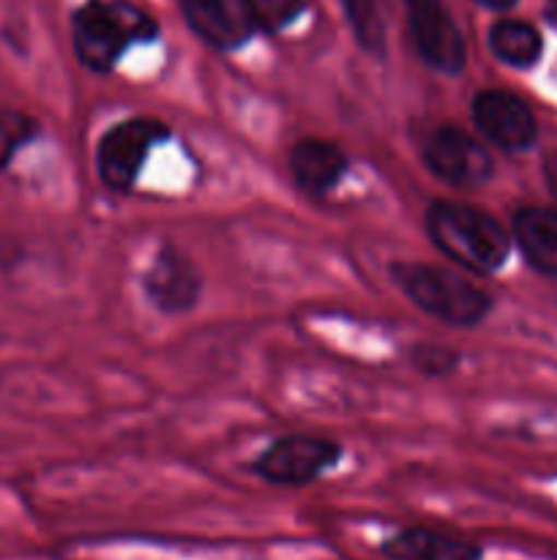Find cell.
<instances>
[{
    "instance_id": "ffe728a7",
    "label": "cell",
    "mask_w": 557,
    "mask_h": 560,
    "mask_svg": "<svg viewBox=\"0 0 557 560\" xmlns=\"http://www.w3.org/2000/svg\"><path fill=\"white\" fill-rule=\"evenodd\" d=\"M481 5H486V9H495V11H506V9H511L513 3H517V0H478Z\"/></svg>"
},
{
    "instance_id": "2e32d148",
    "label": "cell",
    "mask_w": 557,
    "mask_h": 560,
    "mask_svg": "<svg viewBox=\"0 0 557 560\" xmlns=\"http://www.w3.org/2000/svg\"><path fill=\"white\" fill-rule=\"evenodd\" d=\"M38 135V124L27 113L14 107H0V170L11 164L22 145Z\"/></svg>"
},
{
    "instance_id": "8fae6325",
    "label": "cell",
    "mask_w": 557,
    "mask_h": 560,
    "mask_svg": "<svg viewBox=\"0 0 557 560\" xmlns=\"http://www.w3.org/2000/svg\"><path fill=\"white\" fill-rule=\"evenodd\" d=\"M200 284L197 266L175 246H164L158 252L145 277V290L153 304L162 312H173V315L191 310L197 304Z\"/></svg>"
},
{
    "instance_id": "e0dca14e",
    "label": "cell",
    "mask_w": 557,
    "mask_h": 560,
    "mask_svg": "<svg viewBox=\"0 0 557 560\" xmlns=\"http://www.w3.org/2000/svg\"><path fill=\"white\" fill-rule=\"evenodd\" d=\"M244 5L254 25L262 31H278L300 14L304 0H244Z\"/></svg>"
},
{
    "instance_id": "4fadbf2b",
    "label": "cell",
    "mask_w": 557,
    "mask_h": 560,
    "mask_svg": "<svg viewBox=\"0 0 557 560\" xmlns=\"http://www.w3.org/2000/svg\"><path fill=\"white\" fill-rule=\"evenodd\" d=\"M513 238L524 260L541 273H557V211L552 208H522L513 217Z\"/></svg>"
},
{
    "instance_id": "9c48e42d",
    "label": "cell",
    "mask_w": 557,
    "mask_h": 560,
    "mask_svg": "<svg viewBox=\"0 0 557 560\" xmlns=\"http://www.w3.org/2000/svg\"><path fill=\"white\" fill-rule=\"evenodd\" d=\"M388 560H484L486 550L481 541L457 530L426 528L413 525L388 536L380 545Z\"/></svg>"
},
{
    "instance_id": "7402d4cb",
    "label": "cell",
    "mask_w": 557,
    "mask_h": 560,
    "mask_svg": "<svg viewBox=\"0 0 557 560\" xmlns=\"http://www.w3.org/2000/svg\"><path fill=\"white\" fill-rule=\"evenodd\" d=\"M410 5H424V3H440V0H407Z\"/></svg>"
},
{
    "instance_id": "7a4b0ae2",
    "label": "cell",
    "mask_w": 557,
    "mask_h": 560,
    "mask_svg": "<svg viewBox=\"0 0 557 560\" xmlns=\"http://www.w3.org/2000/svg\"><path fill=\"white\" fill-rule=\"evenodd\" d=\"M391 277L418 310L448 326H475L491 310L486 290L435 262H393Z\"/></svg>"
},
{
    "instance_id": "9a60e30c",
    "label": "cell",
    "mask_w": 557,
    "mask_h": 560,
    "mask_svg": "<svg viewBox=\"0 0 557 560\" xmlns=\"http://www.w3.org/2000/svg\"><path fill=\"white\" fill-rule=\"evenodd\" d=\"M349 27L366 52L380 58L386 52V22H382L380 3L377 0H344Z\"/></svg>"
},
{
    "instance_id": "5bb4252c",
    "label": "cell",
    "mask_w": 557,
    "mask_h": 560,
    "mask_svg": "<svg viewBox=\"0 0 557 560\" xmlns=\"http://www.w3.org/2000/svg\"><path fill=\"white\" fill-rule=\"evenodd\" d=\"M489 44L491 52L508 66H519V69H528L544 52V42H541V33L535 31L530 22L522 20H500L491 25L489 31Z\"/></svg>"
},
{
    "instance_id": "44dd1931",
    "label": "cell",
    "mask_w": 557,
    "mask_h": 560,
    "mask_svg": "<svg viewBox=\"0 0 557 560\" xmlns=\"http://www.w3.org/2000/svg\"><path fill=\"white\" fill-rule=\"evenodd\" d=\"M546 20L557 25V0H546Z\"/></svg>"
},
{
    "instance_id": "8992f818",
    "label": "cell",
    "mask_w": 557,
    "mask_h": 560,
    "mask_svg": "<svg viewBox=\"0 0 557 560\" xmlns=\"http://www.w3.org/2000/svg\"><path fill=\"white\" fill-rule=\"evenodd\" d=\"M473 120L502 151H528L538 137L533 109L508 91H481L473 98Z\"/></svg>"
},
{
    "instance_id": "5b68a950",
    "label": "cell",
    "mask_w": 557,
    "mask_h": 560,
    "mask_svg": "<svg viewBox=\"0 0 557 560\" xmlns=\"http://www.w3.org/2000/svg\"><path fill=\"white\" fill-rule=\"evenodd\" d=\"M342 459V446L328 438L289 435L262 452L254 470L268 485L304 487L320 479L328 468Z\"/></svg>"
},
{
    "instance_id": "52a82bcc",
    "label": "cell",
    "mask_w": 557,
    "mask_h": 560,
    "mask_svg": "<svg viewBox=\"0 0 557 560\" xmlns=\"http://www.w3.org/2000/svg\"><path fill=\"white\" fill-rule=\"evenodd\" d=\"M426 162H429L431 173L437 178H442L451 186H462V189L484 184L491 175L489 153L459 126L446 124L429 137V142H426Z\"/></svg>"
},
{
    "instance_id": "30bf717a",
    "label": "cell",
    "mask_w": 557,
    "mask_h": 560,
    "mask_svg": "<svg viewBox=\"0 0 557 560\" xmlns=\"http://www.w3.org/2000/svg\"><path fill=\"white\" fill-rule=\"evenodd\" d=\"M191 31L218 49H235L246 44L254 31L244 0H178Z\"/></svg>"
},
{
    "instance_id": "ac0fdd59",
    "label": "cell",
    "mask_w": 557,
    "mask_h": 560,
    "mask_svg": "<svg viewBox=\"0 0 557 560\" xmlns=\"http://www.w3.org/2000/svg\"><path fill=\"white\" fill-rule=\"evenodd\" d=\"M413 361L420 372L437 377L457 370L459 353L451 348H442V345H420V348L413 350Z\"/></svg>"
},
{
    "instance_id": "3957f363",
    "label": "cell",
    "mask_w": 557,
    "mask_h": 560,
    "mask_svg": "<svg viewBox=\"0 0 557 560\" xmlns=\"http://www.w3.org/2000/svg\"><path fill=\"white\" fill-rule=\"evenodd\" d=\"M153 36H156L153 16L131 3L91 0L74 14L76 58L93 71H109L129 44L151 42Z\"/></svg>"
},
{
    "instance_id": "7c38bea8",
    "label": "cell",
    "mask_w": 557,
    "mask_h": 560,
    "mask_svg": "<svg viewBox=\"0 0 557 560\" xmlns=\"http://www.w3.org/2000/svg\"><path fill=\"white\" fill-rule=\"evenodd\" d=\"M289 170H293L298 186H304L311 195H325L328 189L342 180L347 170V159L333 142L320 137H306L295 142L289 151Z\"/></svg>"
},
{
    "instance_id": "ba28073f",
    "label": "cell",
    "mask_w": 557,
    "mask_h": 560,
    "mask_svg": "<svg viewBox=\"0 0 557 560\" xmlns=\"http://www.w3.org/2000/svg\"><path fill=\"white\" fill-rule=\"evenodd\" d=\"M410 31H413L420 58L431 69L442 71V74H457L464 69L467 47H464L462 31L457 27L453 16L442 9V3L413 5Z\"/></svg>"
},
{
    "instance_id": "d6986e66",
    "label": "cell",
    "mask_w": 557,
    "mask_h": 560,
    "mask_svg": "<svg viewBox=\"0 0 557 560\" xmlns=\"http://www.w3.org/2000/svg\"><path fill=\"white\" fill-rule=\"evenodd\" d=\"M544 180L549 186L552 197L557 200V151H549L544 156Z\"/></svg>"
},
{
    "instance_id": "277c9868",
    "label": "cell",
    "mask_w": 557,
    "mask_h": 560,
    "mask_svg": "<svg viewBox=\"0 0 557 560\" xmlns=\"http://www.w3.org/2000/svg\"><path fill=\"white\" fill-rule=\"evenodd\" d=\"M169 129L156 118H129L115 124L98 145V175L115 191L134 186L147 153L156 142L167 140Z\"/></svg>"
},
{
    "instance_id": "6da1fadb",
    "label": "cell",
    "mask_w": 557,
    "mask_h": 560,
    "mask_svg": "<svg viewBox=\"0 0 557 560\" xmlns=\"http://www.w3.org/2000/svg\"><path fill=\"white\" fill-rule=\"evenodd\" d=\"M426 230L442 255L475 273H495L506 266L511 252V235L506 228L486 211L464 202H431L426 211Z\"/></svg>"
}]
</instances>
